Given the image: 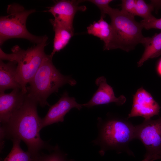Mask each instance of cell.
<instances>
[{"mask_svg": "<svg viewBox=\"0 0 161 161\" xmlns=\"http://www.w3.org/2000/svg\"><path fill=\"white\" fill-rule=\"evenodd\" d=\"M157 70L159 73L161 75V60L160 61L158 64Z\"/></svg>", "mask_w": 161, "mask_h": 161, "instance_id": "23", "label": "cell"}, {"mask_svg": "<svg viewBox=\"0 0 161 161\" xmlns=\"http://www.w3.org/2000/svg\"><path fill=\"white\" fill-rule=\"evenodd\" d=\"M145 50L137 62L138 67L149 58L157 57L161 55V32L151 37H145L142 44Z\"/></svg>", "mask_w": 161, "mask_h": 161, "instance_id": "15", "label": "cell"}, {"mask_svg": "<svg viewBox=\"0 0 161 161\" xmlns=\"http://www.w3.org/2000/svg\"><path fill=\"white\" fill-rule=\"evenodd\" d=\"M98 88L91 99L87 102L82 104V106L90 108L95 106L114 103L121 105L126 101L123 95L116 97L112 87L107 83L106 78L103 76L97 78L95 81Z\"/></svg>", "mask_w": 161, "mask_h": 161, "instance_id": "11", "label": "cell"}, {"mask_svg": "<svg viewBox=\"0 0 161 161\" xmlns=\"http://www.w3.org/2000/svg\"><path fill=\"white\" fill-rule=\"evenodd\" d=\"M52 24L55 33L53 49L50 54L52 58L56 52L63 49L68 44L74 35V31L57 24Z\"/></svg>", "mask_w": 161, "mask_h": 161, "instance_id": "16", "label": "cell"}, {"mask_svg": "<svg viewBox=\"0 0 161 161\" xmlns=\"http://www.w3.org/2000/svg\"><path fill=\"white\" fill-rule=\"evenodd\" d=\"M143 28L146 30L157 29L161 30V18L158 19L154 16L148 20H143L140 22Z\"/></svg>", "mask_w": 161, "mask_h": 161, "instance_id": "20", "label": "cell"}, {"mask_svg": "<svg viewBox=\"0 0 161 161\" xmlns=\"http://www.w3.org/2000/svg\"><path fill=\"white\" fill-rule=\"evenodd\" d=\"M100 17L99 20L94 21L87 27L88 33L99 38L104 43V50H109L112 36V31L110 24Z\"/></svg>", "mask_w": 161, "mask_h": 161, "instance_id": "14", "label": "cell"}, {"mask_svg": "<svg viewBox=\"0 0 161 161\" xmlns=\"http://www.w3.org/2000/svg\"><path fill=\"white\" fill-rule=\"evenodd\" d=\"M73 97H70L68 92H65L55 104L51 106L45 116L41 119V128L64 121V117L73 108L80 110L82 108Z\"/></svg>", "mask_w": 161, "mask_h": 161, "instance_id": "10", "label": "cell"}, {"mask_svg": "<svg viewBox=\"0 0 161 161\" xmlns=\"http://www.w3.org/2000/svg\"><path fill=\"white\" fill-rule=\"evenodd\" d=\"M136 2V0H122L121 4V10L134 16Z\"/></svg>", "mask_w": 161, "mask_h": 161, "instance_id": "22", "label": "cell"}, {"mask_svg": "<svg viewBox=\"0 0 161 161\" xmlns=\"http://www.w3.org/2000/svg\"><path fill=\"white\" fill-rule=\"evenodd\" d=\"M12 141V149L3 161H34L31 154L27 151H24L21 148V140L16 139Z\"/></svg>", "mask_w": 161, "mask_h": 161, "instance_id": "17", "label": "cell"}, {"mask_svg": "<svg viewBox=\"0 0 161 161\" xmlns=\"http://www.w3.org/2000/svg\"><path fill=\"white\" fill-rule=\"evenodd\" d=\"M48 39L47 36L42 42L26 50L15 45L11 48L12 53L9 54L5 53L0 48V60L14 61L17 63L16 79L24 93H27V83L35 75L47 55L44 49Z\"/></svg>", "mask_w": 161, "mask_h": 161, "instance_id": "4", "label": "cell"}, {"mask_svg": "<svg viewBox=\"0 0 161 161\" xmlns=\"http://www.w3.org/2000/svg\"><path fill=\"white\" fill-rule=\"evenodd\" d=\"M34 9L27 10L20 4L14 3L7 7V15L0 18V45L13 38L27 39L38 44L42 42L46 35L37 36L29 32L26 26L29 16L35 12Z\"/></svg>", "mask_w": 161, "mask_h": 161, "instance_id": "6", "label": "cell"}, {"mask_svg": "<svg viewBox=\"0 0 161 161\" xmlns=\"http://www.w3.org/2000/svg\"><path fill=\"white\" fill-rule=\"evenodd\" d=\"M38 104L27 93L23 105L13 114L7 123L1 125L0 129V135L5 139L12 141L17 139L23 141L33 159L42 150L51 151L54 147L40 137L42 118L38 113Z\"/></svg>", "mask_w": 161, "mask_h": 161, "instance_id": "1", "label": "cell"}, {"mask_svg": "<svg viewBox=\"0 0 161 161\" xmlns=\"http://www.w3.org/2000/svg\"><path fill=\"white\" fill-rule=\"evenodd\" d=\"M17 63L9 61L7 63L0 60V93L9 89H20L21 87L16 79Z\"/></svg>", "mask_w": 161, "mask_h": 161, "instance_id": "13", "label": "cell"}, {"mask_svg": "<svg viewBox=\"0 0 161 161\" xmlns=\"http://www.w3.org/2000/svg\"></svg>", "mask_w": 161, "mask_h": 161, "instance_id": "24", "label": "cell"}, {"mask_svg": "<svg viewBox=\"0 0 161 161\" xmlns=\"http://www.w3.org/2000/svg\"><path fill=\"white\" fill-rule=\"evenodd\" d=\"M52 58L47 55L27 87L28 95L42 107L50 106L47 98L52 93L58 92L59 88L66 84L73 86L77 83L71 76L61 73L53 65Z\"/></svg>", "mask_w": 161, "mask_h": 161, "instance_id": "3", "label": "cell"}, {"mask_svg": "<svg viewBox=\"0 0 161 161\" xmlns=\"http://www.w3.org/2000/svg\"><path fill=\"white\" fill-rule=\"evenodd\" d=\"M154 7L151 4H148L143 0H136L134 16H138L148 20L154 16L151 14Z\"/></svg>", "mask_w": 161, "mask_h": 161, "instance_id": "19", "label": "cell"}, {"mask_svg": "<svg viewBox=\"0 0 161 161\" xmlns=\"http://www.w3.org/2000/svg\"><path fill=\"white\" fill-rule=\"evenodd\" d=\"M160 107L151 94L143 88L138 89L134 95L132 107L127 118L141 117L150 119L158 115Z\"/></svg>", "mask_w": 161, "mask_h": 161, "instance_id": "9", "label": "cell"}, {"mask_svg": "<svg viewBox=\"0 0 161 161\" xmlns=\"http://www.w3.org/2000/svg\"><path fill=\"white\" fill-rule=\"evenodd\" d=\"M52 151L48 154L41 152L34 158V161H73L68 159L67 155L60 149L58 145L54 146Z\"/></svg>", "mask_w": 161, "mask_h": 161, "instance_id": "18", "label": "cell"}, {"mask_svg": "<svg viewBox=\"0 0 161 161\" xmlns=\"http://www.w3.org/2000/svg\"><path fill=\"white\" fill-rule=\"evenodd\" d=\"M97 120L98 134L92 142L99 147L101 156L109 150L134 156L129 146L135 139V126L127 118L109 116L104 119L98 117Z\"/></svg>", "mask_w": 161, "mask_h": 161, "instance_id": "2", "label": "cell"}, {"mask_svg": "<svg viewBox=\"0 0 161 161\" xmlns=\"http://www.w3.org/2000/svg\"><path fill=\"white\" fill-rule=\"evenodd\" d=\"M110 17L112 36L109 50L120 49L126 52L142 44L145 38L143 29L134 16L122 10L110 7L107 13Z\"/></svg>", "mask_w": 161, "mask_h": 161, "instance_id": "5", "label": "cell"}, {"mask_svg": "<svg viewBox=\"0 0 161 161\" xmlns=\"http://www.w3.org/2000/svg\"><path fill=\"white\" fill-rule=\"evenodd\" d=\"M81 0L57 1L54 5L49 7L44 12L50 13L54 19H51V24H54L74 31L73 21L75 16L78 11H84L86 7L84 6H79Z\"/></svg>", "mask_w": 161, "mask_h": 161, "instance_id": "8", "label": "cell"}, {"mask_svg": "<svg viewBox=\"0 0 161 161\" xmlns=\"http://www.w3.org/2000/svg\"><path fill=\"white\" fill-rule=\"evenodd\" d=\"M88 1L94 4L99 8L101 11V17L104 18L107 11L111 7L109 4L112 0H90Z\"/></svg>", "mask_w": 161, "mask_h": 161, "instance_id": "21", "label": "cell"}, {"mask_svg": "<svg viewBox=\"0 0 161 161\" xmlns=\"http://www.w3.org/2000/svg\"><path fill=\"white\" fill-rule=\"evenodd\" d=\"M135 139L144 145L146 152L142 161H153L161 159V117L144 120L135 126Z\"/></svg>", "mask_w": 161, "mask_h": 161, "instance_id": "7", "label": "cell"}, {"mask_svg": "<svg viewBox=\"0 0 161 161\" xmlns=\"http://www.w3.org/2000/svg\"><path fill=\"white\" fill-rule=\"evenodd\" d=\"M27 95L20 89H15L9 93H0L1 125L7 123L13 114L23 105Z\"/></svg>", "mask_w": 161, "mask_h": 161, "instance_id": "12", "label": "cell"}]
</instances>
